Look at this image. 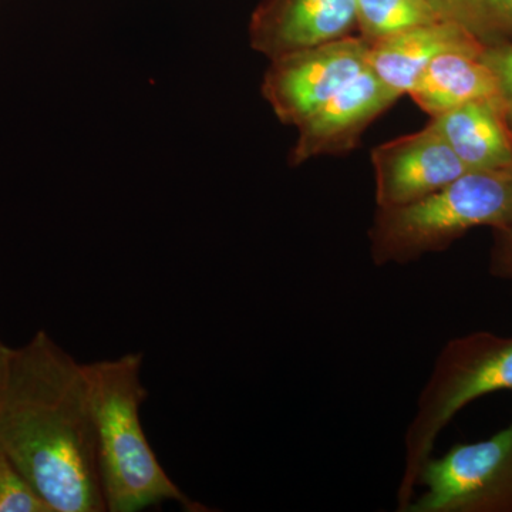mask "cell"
Instances as JSON below:
<instances>
[{
  "label": "cell",
  "mask_w": 512,
  "mask_h": 512,
  "mask_svg": "<svg viewBox=\"0 0 512 512\" xmlns=\"http://www.w3.org/2000/svg\"><path fill=\"white\" fill-rule=\"evenodd\" d=\"M0 448L52 512H106L84 363L46 330L10 348Z\"/></svg>",
  "instance_id": "1"
},
{
  "label": "cell",
  "mask_w": 512,
  "mask_h": 512,
  "mask_svg": "<svg viewBox=\"0 0 512 512\" xmlns=\"http://www.w3.org/2000/svg\"><path fill=\"white\" fill-rule=\"evenodd\" d=\"M143 363L141 352L84 363L106 512H140L167 501L197 511L161 466L144 433L141 407L148 390L141 382Z\"/></svg>",
  "instance_id": "2"
},
{
  "label": "cell",
  "mask_w": 512,
  "mask_h": 512,
  "mask_svg": "<svg viewBox=\"0 0 512 512\" xmlns=\"http://www.w3.org/2000/svg\"><path fill=\"white\" fill-rule=\"evenodd\" d=\"M512 224V167L470 171L400 207L377 208L370 229L376 265L409 264L441 252L471 229Z\"/></svg>",
  "instance_id": "3"
},
{
  "label": "cell",
  "mask_w": 512,
  "mask_h": 512,
  "mask_svg": "<svg viewBox=\"0 0 512 512\" xmlns=\"http://www.w3.org/2000/svg\"><path fill=\"white\" fill-rule=\"evenodd\" d=\"M507 390H512V336L474 332L447 342L420 392L404 436L397 510L404 512L412 503L420 470L450 421L468 404Z\"/></svg>",
  "instance_id": "4"
},
{
  "label": "cell",
  "mask_w": 512,
  "mask_h": 512,
  "mask_svg": "<svg viewBox=\"0 0 512 512\" xmlns=\"http://www.w3.org/2000/svg\"><path fill=\"white\" fill-rule=\"evenodd\" d=\"M404 512H512V419L488 439L456 444L424 463Z\"/></svg>",
  "instance_id": "5"
},
{
  "label": "cell",
  "mask_w": 512,
  "mask_h": 512,
  "mask_svg": "<svg viewBox=\"0 0 512 512\" xmlns=\"http://www.w3.org/2000/svg\"><path fill=\"white\" fill-rule=\"evenodd\" d=\"M367 55L369 43L348 36L276 57L265 74L262 94L282 123L299 127L369 69Z\"/></svg>",
  "instance_id": "6"
},
{
  "label": "cell",
  "mask_w": 512,
  "mask_h": 512,
  "mask_svg": "<svg viewBox=\"0 0 512 512\" xmlns=\"http://www.w3.org/2000/svg\"><path fill=\"white\" fill-rule=\"evenodd\" d=\"M372 163L377 208L419 201L470 173L431 123L375 148Z\"/></svg>",
  "instance_id": "7"
},
{
  "label": "cell",
  "mask_w": 512,
  "mask_h": 512,
  "mask_svg": "<svg viewBox=\"0 0 512 512\" xmlns=\"http://www.w3.org/2000/svg\"><path fill=\"white\" fill-rule=\"evenodd\" d=\"M356 0H264L249 23V40L269 59L350 36Z\"/></svg>",
  "instance_id": "8"
},
{
  "label": "cell",
  "mask_w": 512,
  "mask_h": 512,
  "mask_svg": "<svg viewBox=\"0 0 512 512\" xmlns=\"http://www.w3.org/2000/svg\"><path fill=\"white\" fill-rule=\"evenodd\" d=\"M400 97L372 70H365L298 127L292 164L353 150L366 128Z\"/></svg>",
  "instance_id": "9"
},
{
  "label": "cell",
  "mask_w": 512,
  "mask_h": 512,
  "mask_svg": "<svg viewBox=\"0 0 512 512\" xmlns=\"http://www.w3.org/2000/svg\"><path fill=\"white\" fill-rule=\"evenodd\" d=\"M484 45L456 22L443 19L369 43V69L400 96L412 92L437 56L448 52L481 56Z\"/></svg>",
  "instance_id": "10"
},
{
  "label": "cell",
  "mask_w": 512,
  "mask_h": 512,
  "mask_svg": "<svg viewBox=\"0 0 512 512\" xmlns=\"http://www.w3.org/2000/svg\"><path fill=\"white\" fill-rule=\"evenodd\" d=\"M431 126L470 171L512 167V127L498 101H473L439 116Z\"/></svg>",
  "instance_id": "11"
},
{
  "label": "cell",
  "mask_w": 512,
  "mask_h": 512,
  "mask_svg": "<svg viewBox=\"0 0 512 512\" xmlns=\"http://www.w3.org/2000/svg\"><path fill=\"white\" fill-rule=\"evenodd\" d=\"M409 96L431 117L473 101L503 103L494 74L481 56L460 52L437 56Z\"/></svg>",
  "instance_id": "12"
},
{
  "label": "cell",
  "mask_w": 512,
  "mask_h": 512,
  "mask_svg": "<svg viewBox=\"0 0 512 512\" xmlns=\"http://www.w3.org/2000/svg\"><path fill=\"white\" fill-rule=\"evenodd\" d=\"M357 28L367 43L443 20L427 0H356Z\"/></svg>",
  "instance_id": "13"
},
{
  "label": "cell",
  "mask_w": 512,
  "mask_h": 512,
  "mask_svg": "<svg viewBox=\"0 0 512 512\" xmlns=\"http://www.w3.org/2000/svg\"><path fill=\"white\" fill-rule=\"evenodd\" d=\"M436 6L484 46L512 42V0H436Z\"/></svg>",
  "instance_id": "14"
},
{
  "label": "cell",
  "mask_w": 512,
  "mask_h": 512,
  "mask_svg": "<svg viewBox=\"0 0 512 512\" xmlns=\"http://www.w3.org/2000/svg\"><path fill=\"white\" fill-rule=\"evenodd\" d=\"M0 512H52L0 448Z\"/></svg>",
  "instance_id": "15"
},
{
  "label": "cell",
  "mask_w": 512,
  "mask_h": 512,
  "mask_svg": "<svg viewBox=\"0 0 512 512\" xmlns=\"http://www.w3.org/2000/svg\"><path fill=\"white\" fill-rule=\"evenodd\" d=\"M481 60L494 74L512 127V42L485 46Z\"/></svg>",
  "instance_id": "16"
},
{
  "label": "cell",
  "mask_w": 512,
  "mask_h": 512,
  "mask_svg": "<svg viewBox=\"0 0 512 512\" xmlns=\"http://www.w3.org/2000/svg\"><path fill=\"white\" fill-rule=\"evenodd\" d=\"M490 272L495 278L512 285V224L494 229V245L491 251Z\"/></svg>",
  "instance_id": "17"
},
{
  "label": "cell",
  "mask_w": 512,
  "mask_h": 512,
  "mask_svg": "<svg viewBox=\"0 0 512 512\" xmlns=\"http://www.w3.org/2000/svg\"><path fill=\"white\" fill-rule=\"evenodd\" d=\"M10 348L0 340V384L5 376L6 365H8Z\"/></svg>",
  "instance_id": "18"
},
{
  "label": "cell",
  "mask_w": 512,
  "mask_h": 512,
  "mask_svg": "<svg viewBox=\"0 0 512 512\" xmlns=\"http://www.w3.org/2000/svg\"><path fill=\"white\" fill-rule=\"evenodd\" d=\"M427 2H431V3H433L434 6H436V0H427ZM436 8H437V6H436Z\"/></svg>",
  "instance_id": "19"
}]
</instances>
